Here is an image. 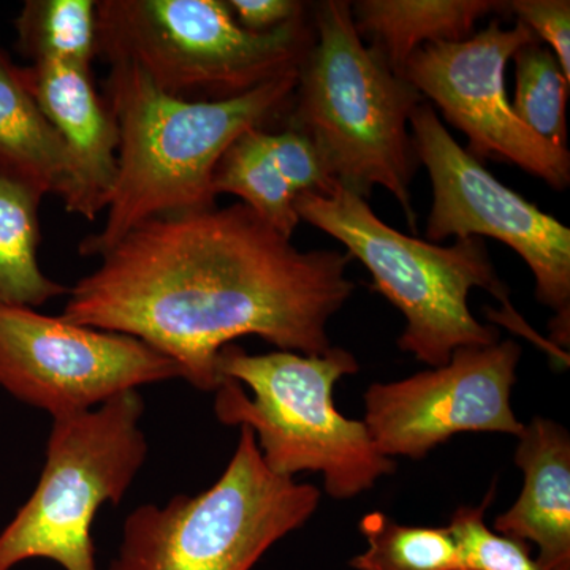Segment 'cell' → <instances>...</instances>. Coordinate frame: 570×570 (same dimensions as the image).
<instances>
[{
  "label": "cell",
  "instance_id": "16",
  "mask_svg": "<svg viewBox=\"0 0 570 570\" xmlns=\"http://www.w3.org/2000/svg\"><path fill=\"white\" fill-rule=\"evenodd\" d=\"M508 11L498 0H360L352 7L356 32L403 77L409 58L433 43L474 36L479 20Z\"/></svg>",
  "mask_w": 570,
  "mask_h": 570
},
{
  "label": "cell",
  "instance_id": "11",
  "mask_svg": "<svg viewBox=\"0 0 570 570\" xmlns=\"http://www.w3.org/2000/svg\"><path fill=\"white\" fill-rule=\"evenodd\" d=\"M539 41L521 21L504 29L493 20L456 43H433L409 58L403 77L445 121L468 137L479 163L515 165L557 190L570 184V153L543 140L517 118L505 91V67L524 45Z\"/></svg>",
  "mask_w": 570,
  "mask_h": 570
},
{
  "label": "cell",
  "instance_id": "7",
  "mask_svg": "<svg viewBox=\"0 0 570 570\" xmlns=\"http://www.w3.org/2000/svg\"><path fill=\"white\" fill-rule=\"evenodd\" d=\"M321 497L317 487L273 474L253 431L239 426L234 455L209 489L127 517L110 570H253L314 515Z\"/></svg>",
  "mask_w": 570,
  "mask_h": 570
},
{
  "label": "cell",
  "instance_id": "1",
  "mask_svg": "<svg viewBox=\"0 0 570 570\" xmlns=\"http://www.w3.org/2000/svg\"><path fill=\"white\" fill-rule=\"evenodd\" d=\"M348 264L337 250L296 249L243 204L168 214L104 254L59 317L137 337L194 389L216 392L217 355L239 337L326 354L328 322L355 291Z\"/></svg>",
  "mask_w": 570,
  "mask_h": 570
},
{
  "label": "cell",
  "instance_id": "22",
  "mask_svg": "<svg viewBox=\"0 0 570 570\" xmlns=\"http://www.w3.org/2000/svg\"><path fill=\"white\" fill-rule=\"evenodd\" d=\"M494 498L491 487L479 505H460L448 528L459 546L464 570H546L532 557L530 543L499 534L487 524V509Z\"/></svg>",
  "mask_w": 570,
  "mask_h": 570
},
{
  "label": "cell",
  "instance_id": "21",
  "mask_svg": "<svg viewBox=\"0 0 570 570\" xmlns=\"http://www.w3.org/2000/svg\"><path fill=\"white\" fill-rule=\"evenodd\" d=\"M517 118L543 140L568 148V99L570 81L558 59L540 41L524 45L513 55Z\"/></svg>",
  "mask_w": 570,
  "mask_h": 570
},
{
  "label": "cell",
  "instance_id": "9",
  "mask_svg": "<svg viewBox=\"0 0 570 570\" xmlns=\"http://www.w3.org/2000/svg\"><path fill=\"white\" fill-rule=\"evenodd\" d=\"M409 126L433 186L428 242L489 236L515 250L534 276L535 298L554 311L549 343L569 355V227L498 181L450 135L430 102L415 108Z\"/></svg>",
  "mask_w": 570,
  "mask_h": 570
},
{
  "label": "cell",
  "instance_id": "23",
  "mask_svg": "<svg viewBox=\"0 0 570 570\" xmlns=\"http://www.w3.org/2000/svg\"><path fill=\"white\" fill-rule=\"evenodd\" d=\"M508 11L517 14L539 41L553 48L562 73L570 81V2L569 0H513Z\"/></svg>",
  "mask_w": 570,
  "mask_h": 570
},
{
  "label": "cell",
  "instance_id": "4",
  "mask_svg": "<svg viewBox=\"0 0 570 570\" xmlns=\"http://www.w3.org/2000/svg\"><path fill=\"white\" fill-rule=\"evenodd\" d=\"M313 22L316 40L299 66L287 126L316 142L341 186L365 200L384 187L417 230L411 186L419 159L407 126L422 94L363 43L352 3L324 0Z\"/></svg>",
  "mask_w": 570,
  "mask_h": 570
},
{
  "label": "cell",
  "instance_id": "2",
  "mask_svg": "<svg viewBox=\"0 0 570 570\" xmlns=\"http://www.w3.org/2000/svg\"><path fill=\"white\" fill-rule=\"evenodd\" d=\"M107 104L119 132L118 176L102 230L82 239V257H102L154 217L216 206L213 176L228 146L292 108L298 70L235 99L193 102L154 88L130 63H111Z\"/></svg>",
  "mask_w": 570,
  "mask_h": 570
},
{
  "label": "cell",
  "instance_id": "13",
  "mask_svg": "<svg viewBox=\"0 0 570 570\" xmlns=\"http://www.w3.org/2000/svg\"><path fill=\"white\" fill-rule=\"evenodd\" d=\"M21 80L59 135L77 171L73 214L94 220L107 209L118 176L119 132L91 67L36 62L20 67Z\"/></svg>",
  "mask_w": 570,
  "mask_h": 570
},
{
  "label": "cell",
  "instance_id": "15",
  "mask_svg": "<svg viewBox=\"0 0 570 570\" xmlns=\"http://www.w3.org/2000/svg\"><path fill=\"white\" fill-rule=\"evenodd\" d=\"M515 464L523 489L493 530L538 549L546 570H570V436L554 420L535 415L519 434Z\"/></svg>",
  "mask_w": 570,
  "mask_h": 570
},
{
  "label": "cell",
  "instance_id": "5",
  "mask_svg": "<svg viewBox=\"0 0 570 570\" xmlns=\"http://www.w3.org/2000/svg\"><path fill=\"white\" fill-rule=\"evenodd\" d=\"M216 371V419L249 428L273 474L294 479L321 472L328 497L351 499L396 471V461L379 452L365 422L336 409L337 382L360 371L346 348L253 355L228 344L217 355Z\"/></svg>",
  "mask_w": 570,
  "mask_h": 570
},
{
  "label": "cell",
  "instance_id": "19",
  "mask_svg": "<svg viewBox=\"0 0 570 570\" xmlns=\"http://www.w3.org/2000/svg\"><path fill=\"white\" fill-rule=\"evenodd\" d=\"M14 29L18 51L32 63L92 67L99 58L96 0H28Z\"/></svg>",
  "mask_w": 570,
  "mask_h": 570
},
{
  "label": "cell",
  "instance_id": "8",
  "mask_svg": "<svg viewBox=\"0 0 570 570\" xmlns=\"http://www.w3.org/2000/svg\"><path fill=\"white\" fill-rule=\"evenodd\" d=\"M140 393L52 419L47 460L32 497L0 532V570L48 560L63 570H99L92 524L105 504L119 505L148 456Z\"/></svg>",
  "mask_w": 570,
  "mask_h": 570
},
{
  "label": "cell",
  "instance_id": "3",
  "mask_svg": "<svg viewBox=\"0 0 570 570\" xmlns=\"http://www.w3.org/2000/svg\"><path fill=\"white\" fill-rule=\"evenodd\" d=\"M295 209L299 219L337 239L351 258L366 266L374 291L406 317L397 347L419 362L444 366L456 348L501 341L497 326L480 324L472 316L468 305L472 288H483L502 303L501 313L490 314L497 324L527 336L557 362H568L510 305V288L491 264L482 238L456 239L455 245L441 247L401 234L384 223L365 198L340 183L326 194L299 195Z\"/></svg>",
  "mask_w": 570,
  "mask_h": 570
},
{
  "label": "cell",
  "instance_id": "17",
  "mask_svg": "<svg viewBox=\"0 0 570 570\" xmlns=\"http://www.w3.org/2000/svg\"><path fill=\"white\" fill-rule=\"evenodd\" d=\"M0 168L77 206V171L66 145L21 80L20 67L0 48Z\"/></svg>",
  "mask_w": 570,
  "mask_h": 570
},
{
  "label": "cell",
  "instance_id": "14",
  "mask_svg": "<svg viewBox=\"0 0 570 570\" xmlns=\"http://www.w3.org/2000/svg\"><path fill=\"white\" fill-rule=\"evenodd\" d=\"M316 142L287 126L281 132L249 129L225 151L213 176V193L232 194L277 234L291 239L302 219L296 198L335 187Z\"/></svg>",
  "mask_w": 570,
  "mask_h": 570
},
{
  "label": "cell",
  "instance_id": "6",
  "mask_svg": "<svg viewBox=\"0 0 570 570\" xmlns=\"http://www.w3.org/2000/svg\"><path fill=\"white\" fill-rule=\"evenodd\" d=\"M99 58L130 63L176 99H235L298 70L316 40L306 13L250 32L224 0H100Z\"/></svg>",
  "mask_w": 570,
  "mask_h": 570
},
{
  "label": "cell",
  "instance_id": "12",
  "mask_svg": "<svg viewBox=\"0 0 570 570\" xmlns=\"http://www.w3.org/2000/svg\"><path fill=\"white\" fill-rule=\"evenodd\" d=\"M521 346L456 348L448 365L395 382H376L365 393V425L382 455L422 460L460 433L519 436L524 423L512 409Z\"/></svg>",
  "mask_w": 570,
  "mask_h": 570
},
{
  "label": "cell",
  "instance_id": "20",
  "mask_svg": "<svg viewBox=\"0 0 570 570\" xmlns=\"http://www.w3.org/2000/svg\"><path fill=\"white\" fill-rule=\"evenodd\" d=\"M366 550L348 561L354 570H464L448 527L397 523L387 513H366L358 523Z\"/></svg>",
  "mask_w": 570,
  "mask_h": 570
},
{
  "label": "cell",
  "instance_id": "10",
  "mask_svg": "<svg viewBox=\"0 0 570 570\" xmlns=\"http://www.w3.org/2000/svg\"><path fill=\"white\" fill-rule=\"evenodd\" d=\"M171 379L181 367L137 337L0 306V387L52 419Z\"/></svg>",
  "mask_w": 570,
  "mask_h": 570
},
{
  "label": "cell",
  "instance_id": "18",
  "mask_svg": "<svg viewBox=\"0 0 570 570\" xmlns=\"http://www.w3.org/2000/svg\"><path fill=\"white\" fill-rule=\"evenodd\" d=\"M43 190L0 168V306L39 307L69 295L39 264L40 204Z\"/></svg>",
  "mask_w": 570,
  "mask_h": 570
},
{
  "label": "cell",
  "instance_id": "24",
  "mask_svg": "<svg viewBox=\"0 0 570 570\" xmlns=\"http://www.w3.org/2000/svg\"><path fill=\"white\" fill-rule=\"evenodd\" d=\"M236 22L250 32H269L306 13L296 0H227Z\"/></svg>",
  "mask_w": 570,
  "mask_h": 570
}]
</instances>
